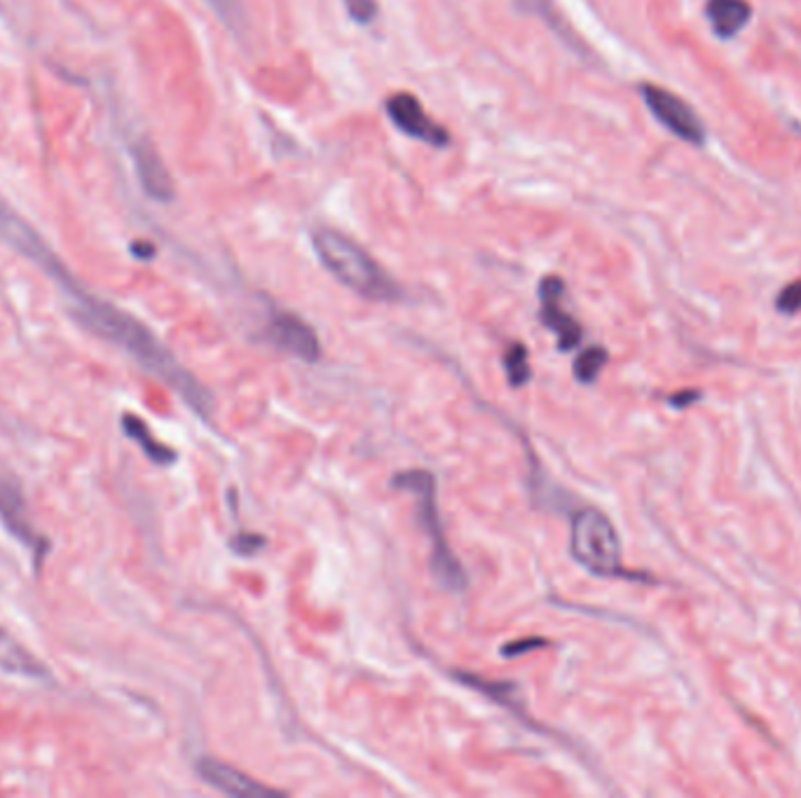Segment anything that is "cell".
I'll list each match as a JSON object with an SVG mask.
<instances>
[{
	"label": "cell",
	"mask_w": 801,
	"mask_h": 798,
	"mask_svg": "<svg viewBox=\"0 0 801 798\" xmlns=\"http://www.w3.org/2000/svg\"><path fill=\"white\" fill-rule=\"evenodd\" d=\"M35 267H41L45 275L62 288V293L70 302V317L76 319L85 331L95 333L97 337L116 344L122 352L130 354L143 370H149L162 383L169 385L188 408L202 417L205 422H211L213 417V398L202 387L199 379L186 370L165 342H162L149 325L132 317L130 312L120 310L113 302L101 300L99 296L89 293V290L70 275V269L59 261L57 253L50 246L39 253Z\"/></svg>",
	"instance_id": "1"
},
{
	"label": "cell",
	"mask_w": 801,
	"mask_h": 798,
	"mask_svg": "<svg viewBox=\"0 0 801 798\" xmlns=\"http://www.w3.org/2000/svg\"><path fill=\"white\" fill-rule=\"evenodd\" d=\"M312 246L321 265L342 286L354 290L356 296L377 302H392L401 298L398 284L380 267L366 248L344 237L342 232L321 228L312 234Z\"/></svg>",
	"instance_id": "2"
},
{
	"label": "cell",
	"mask_w": 801,
	"mask_h": 798,
	"mask_svg": "<svg viewBox=\"0 0 801 798\" xmlns=\"http://www.w3.org/2000/svg\"><path fill=\"white\" fill-rule=\"evenodd\" d=\"M394 487L406 489L417 499V516H420L423 530L431 541V572L439 580V586L450 592H462L467 588V574L460 559L448 546L443 532V522L439 513V501H436V478L429 470H406V474L394 476Z\"/></svg>",
	"instance_id": "3"
},
{
	"label": "cell",
	"mask_w": 801,
	"mask_h": 798,
	"mask_svg": "<svg viewBox=\"0 0 801 798\" xmlns=\"http://www.w3.org/2000/svg\"><path fill=\"white\" fill-rule=\"evenodd\" d=\"M570 553L595 576H630L622 565V539L612 520L595 508H586L572 518Z\"/></svg>",
	"instance_id": "4"
},
{
	"label": "cell",
	"mask_w": 801,
	"mask_h": 798,
	"mask_svg": "<svg viewBox=\"0 0 801 798\" xmlns=\"http://www.w3.org/2000/svg\"><path fill=\"white\" fill-rule=\"evenodd\" d=\"M640 95L649 108V113L657 118L672 136H678L680 141H687L691 145L705 143V124L684 99L668 92V89L659 85H643Z\"/></svg>",
	"instance_id": "5"
},
{
	"label": "cell",
	"mask_w": 801,
	"mask_h": 798,
	"mask_svg": "<svg viewBox=\"0 0 801 798\" xmlns=\"http://www.w3.org/2000/svg\"><path fill=\"white\" fill-rule=\"evenodd\" d=\"M0 522H3V528L20 541L22 546L33 551L35 555L45 553L47 543L31 524L22 487L6 466H0Z\"/></svg>",
	"instance_id": "6"
},
{
	"label": "cell",
	"mask_w": 801,
	"mask_h": 798,
	"mask_svg": "<svg viewBox=\"0 0 801 798\" xmlns=\"http://www.w3.org/2000/svg\"><path fill=\"white\" fill-rule=\"evenodd\" d=\"M385 111H387L389 120L406 136L423 141L427 145H434V148H446V145H450V134L446 126L429 118L425 106L417 101V97H413L408 92L392 95L385 103Z\"/></svg>",
	"instance_id": "7"
},
{
	"label": "cell",
	"mask_w": 801,
	"mask_h": 798,
	"mask_svg": "<svg viewBox=\"0 0 801 798\" xmlns=\"http://www.w3.org/2000/svg\"><path fill=\"white\" fill-rule=\"evenodd\" d=\"M562 296H566V284L558 277H546L539 286V300H541V321L546 323L556 337L558 347L562 352L574 350L584 337L579 321L562 310Z\"/></svg>",
	"instance_id": "8"
},
{
	"label": "cell",
	"mask_w": 801,
	"mask_h": 798,
	"mask_svg": "<svg viewBox=\"0 0 801 798\" xmlns=\"http://www.w3.org/2000/svg\"><path fill=\"white\" fill-rule=\"evenodd\" d=\"M267 337L277 350L296 356L300 361L315 363L321 356V342H319L317 333L312 331V325L290 312H282V314L272 317Z\"/></svg>",
	"instance_id": "9"
},
{
	"label": "cell",
	"mask_w": 801,
	"mask_h": 798,
	"mask_svg": "<svg viewBox=\"0 0 801 798\" xmlns=\"http://www.w3.org/2000/svg\"><path fill=\"white\" fill-rule=\"evenodd\" d=\"M197 773L199 777L205 779L207 785H211L213 789L223 791L228 796H240V798H275V796H284L282 791L272 789L261 785L259 779H253L251 775L242 773L240 768L228 766L223 761L218 758H199L197 764Z\"/></svg>",
	"instance_id": "10"
},
{
	"label": "cell",
	"mask_w": 801,
	"mask_h": 798,
	"mask_svg": "<svg viewBox=\"0 0 801 798\" xmlns=\"http://www.w3.org/2000/svg\"><path fill=\"white\" fill-rule=\"evenodd\" d=\"M132 159H134L136 178H139L143 192L160 204L172 202V199L176 197L174 178L165 162H162L160 153L155 151V145L151 141L132 143Z\"/></svg>",
	"instance_id": "11"
},
{
	"label": "cell",
	"mask_w": 801,
	"mask_h": 798,
	"mask_svg": "<svg viewBox=\"0 0 801 798\" xmlns=\"http://www.w3.org/2000/svg\"><path fill=\"white\" fill-rule=\"evenodd\" d=\"M0 673L33 681L52 679L50 667L6 628H0Z\"/></svg>",
	"instance_id": "12"
},
{
	"label": "cell",
	"mask_w": 801,
	"mask_h": 798,
	"mask_svg": "<svg viewBox=\"0 0 801 798\" xmlns=\"http://www.w3.org/2000/svg\"><path fill=\"white\" fill-rule=\"evenodd\" d=\"M705 10L710 26L724 41L734 38L753 20V8L748 0H707Z\"/></svg>",
	"instance_id": "13"
},
{
	"label": "cell",
	"mask_w": 801,
	"mask_h": 798,
	"mask_svg": "<svg viewBox=\"0 0 801 798\" xmlns=\"http://www.w3.org/2000/svg\"><path fill=\"white\" fill-rule=\"evenodd\" d=\"M122 429H124L127 435H130L132 441L139 443V447L145 452V457H149L151 462H155L160 466H167V464L176 462V450L167 447L165 443H160L153 435V431L149 429V424L141 420V417H136L132 412H124L122 414Z\"/></svg>",
	"instance_id": "14"
},
{
	"label": "cell",
	"mask_w": 801,
	"mask_h": 798,
	"mask_svg": "<svg viewBox=\"0 0 801 798\" xmlns=\"http://www.w3.org/2000/svg\"><path fill=\"white\" fill-rule=\"evenodd\" d=\"M607 358H610V354L603 347H589V350H584V352H581L577 356V361H574V377L579 379V383L593 385L595 379H597V375L603 373Z\"/></svg>",
	"instance_id": "15"
},
{
	"label": "cell",
	"mask_w": 801,
	"mask_h": 798,
	"mask_svg": "<svg viewBox=\"0 0 801 798\" xmlns=\"http://www.w3.org/2000/svg\"><path fill=\"white\" fill-rule=\"evenodd\" d=\"M504 366H506V377L508 383H512V387H525L527 383H530L533 377V370H530V358H527V350L523 347L520 342L512 344L506 352V358H504Z\"/></svg>",
	"instance_id": "16"
},
{
	"label": "cell",
	"mask_w": 801,
	"mask_h": 798,
	"mask_svg": "<svg viewBox=\"0 0 801 798\" xmlns=\"http://www.w3.org/2000/svg\"><path fill=\"white\" fill-rule=\"evenodd\" d=\"M209 5L216 10V14L234 31L242 33L246 26V10L242 0H209Z\"/></svg>",
	"instance_id": "17"
},
{
	"label": "cell",
	"mask_w": 801,
	"mask_h": 798,
	"mask_svg": "<svg viewBox=\"0 0 801 798\" xmlns=\"http://www.w3.org/2000/svg\"><path fill=\"white\" fill-rule=\"evenodd\" d=\"M344 10L356 24H371L377 16L375 0H344Z\"/></svg>",
	"instance_id": "18"
},
{
	"label": "cell",
	"mask_w": 801,
	"mask_h": 798,
	"mask_svg": "<svg viewBox=\"0 0 801 798\" xmlns=\"http://www.w3.org/2000/svg\"><path fill=\"white\" fill-rule=\"evenodd\" d=\"M776 307L782 314H797L801 310V281H794L788 288H782L776 300Z\"/></svg>",
	"instance_id": "19"
},
{
	"label": "cell",
	"mask_w": 801,
	"mask_h": 798,
	"mask_svg": "<svg viewBox=\"0 0 801 798\" xmlns=\"http://www.w3.org/2000/svg\"><path fill=\"white\" fill-rule=\"evenodd\" d=\"M265 539L261 534H237L232 541H230V548L242 555V557H249V555H256L261 548H265Z\"/></svg>",
	"instance_id": "20"
},
{
	"label": "cell",
	"mask_w": 801,
	"mask_h": 798,
	"mask_svg": "<svg viewBox=\"0 0 801 798\" xmlns=\"http://www.w3.org/2000/svg\"><path fill=\"white\" fill-rule=\"evenodd\" d=\"M537 646H549V642H546V640H537V638H530V640H523V642H516V644H508L502 653H504V656H520V653L535 651Z\"/></svg>",
	"instance_id": "21"
},
{
	"label": "cell",
	"mask_w": 801,
	"mask_h": 798,
	"mask_svg": "<svg viewBox=\"0 0 801 798\" xmlns=\"http://www.w3.org/2000/svg\"><path fill=\"white\" fill-rule=\"evenodd\" d=\"M699 396H701V394H696V391H684V394H680V396H672V398H670V403H672V406H678V408H684L687 403L696 401Z\"/></svg>",
	"instance_id": "22"
},
{
	"label": "cell",
	"mask_w": 801,
	"mask_h": 798,
	"mask_svg": "<svg viewBox=\"0 0 801 798\" xmlns=\"http://www.w3.org/2000/svg\"><path fill=\"white\" fill-rule=\"evenodd\" d=\"M132 251L136 253L139 258H151L153 253H155V248H153L151 244H134V246H132Z\"/></svg>",
	"instance_id": "23"
}]
</instances>
